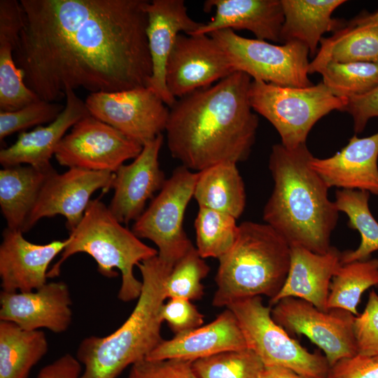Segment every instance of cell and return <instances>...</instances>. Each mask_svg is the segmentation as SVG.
Masks as SVG:
<instances>
[{
    "label": "cell",
    "instance_id": "39",
    "mask_svg": "<svg viewBox=\"0 0 378 378\" xmlns=\"http://www.w3.org/2000/svg\"><path fill=\"white\" fill-rule=\"evenodd\" d=\"M191 360L183 359L149 360L133 364L127 378H198Z\"/></svg>",
    "mask_w": 378,
    "mask_h": 378
},
{
    "label": "cell",
    "instance_id": "21",
    "mask_svg": "<svg viewBox=\"0 0 378 378\" xmlns=\"http://www.w3.org/2000/svg\"><path fill=\"white\" fill-rule=\"evenodd\" d=\"M64 108L46 126H37L29 132H22L11 146L0 150L3 167L30 165L40 169L53 167L50 159L66 132L82 118L90 115L85 102L74 90L66 91Z\"/></svg>",
    "mask_w": 378,
    "mask_h": 378
},
{
    "label": "cell",
    "instance_id": "3",
    "mask_svg": "<svg viewBox=\"0 0 378 378\" xmlns=\"http://www.w3.org/2000/svg\"><path fill=\"white\" fill-rule=\"evenodd\" d=\"M312 157L306 144L293 149L272 146L269 169L274 187L262 218L290 247L325 253L339 211L328 197L329 188L311 167Z\"/></svg>",
    "mask_w": 378,
    "mask_h": 378
},
{
    "label": "cell",
    "instance_id": "28",
    "mask_svg": "<svg viewBox=\"0 0 378 378\" xmlns=\"http://www.w3.org/2000/svg\"><path fill=\"white\" fill-rule=\"evenodd\" d=\"M193 197L204 207L239 218L246 206L244 183L234 162H221L197 172Z\"/></svg>",
    "mask_w": 378,
    "mask_h": 378
},
{
    "label": "cell",
    "instance_id": "10",
    "mask_svg": "<svg viewBox=\"0 0 378 378\" xmlns=\"http://www.w3.org/2000/svg\"><path fill=\"white\" fill-rule=\"evenodd\" d=\"M197 172L176 167L149 206L132 225L139 239L158 247V256L173 267L193 245L183 229L186 208L193 197Z\"/></svg>",
    "mask_w": 378,
    "mask_h": 378
},
{
    "label": "cell",
    "instance_id": "20",
    "mask_svg": "<svg viewBox=\"0 0 378 378\" xmlns=\"http://www.w3.org/2000/svg\"><path fill=\"white\" fill-rule=\"evenodd\" d=\"M378 132L356 134L342 150L327 158L312 157L311 167L330 188L358 190L378 195Z\"/></svg>",
    "mask_w": 378,
    "mask_h": 378
},
{
    "label": "cell",
    "instance_id": "34",
    "mask_svg": "<svg viewBox=\"0 0 378 378\" xmlns=\"http://www.w3.org/2000/svg\"><path fill=\"white\" fill-rule=\"evenodd\" d=\"M318 73L322 75V82L333 94L347 99L378 86L377 64L330 62Z\"/></svg>",
    "mask_w": 378,
    "mask_h": 378
},
{
    "label": "cell",
    "instance_id": "11",
    "mask_svg": "<svg viewBox=\"0 0 378 378\" xmlns=\"http://www.w3.org/2000/svg\"><path fill=\"white\" fill-rule=\"evenodd\" d=\"M273 320L289 334L303 335L325 354L330 367L358 354L356 316L341 309H318L309 302L285 298L272 307Z\"/></svg>",
    "mask_w": 378,
    "mask_h": 378
},
{
    "label": "cell",
    "instance_id": "26",
    "mask_svg": "<svg viewBox=\"0 0 378 378\" xmlns=\"http://www.w3.org/2000/svg\"><path fill=\"white\" fill-rule=\"evenodd\" d=\"M284 20L280 42L298 41L304 44L311 57L316 55L323 35L344 25L331 17L344 0H281Z\"/></svg>",
    "mask_w": 378,
    "mask_h": 378
},
{
    "label": "cell",
    "instance_id": "33",
    "mask_svg": "<svg viewBox=\"0 0 378 378\" xmlns=\"http://www.w3.org/2000/svg\"><path fill=\"white\" fill-rule=\"evenodd\" d=\"M236 220L229 214L199 207L195 220V247L202 258L218 260L232 248L239 229Z\"/></svg>",
    "mask_w": 378,
    "mask_h": 378
},
{
    "label": "cell",
    "instance_id": "42",
    "mask_svg": "<svg viewBox=\"0 0 378 378\" xmlns=\"http://www.w3.org/2000/svg\"><path fill=\"white\" fill-rule=\"evenodd\" d=\"M344 111L352 116L355 134L361 133L370 119L378 117V86L365 94L348 99Z\"/></svg>",
    "mask_w": 378,
    "mask_h": 378
},
{
    "label": "cell",
    "instance_id": "5",
    "mask_svg": "<svg viewBox=\"0 0 378 378\" xmlns=\"http://www.w3.org/2000/svg\"><path fill=\"white\" fill-rule=\"evenodd\" d=\"M287 241L267 223L244 221L232 248L218 259L212 304L226 307L250 297L275 298L290 264Z\"/></svg>",
    "mask_w": 378,
    "mask_h": 378
},
{
    "label": "cell",
    "instance_id": "6",
    "mask_svg": "<svg viewBox=\"0 0 378 378\" xmlns=\"http://www.w3.org/2000/svg\"><path fill=\"white\" fill-rule=\"evenodd\" d=\"M69 242L60 258L49 269L48 279L60 274L62 264L78 253L94 258L102 276L121 274L118 298L124 302L138 299L142 281L134 274L140 262L158 255V250L144 244L132 230L125 227L99 199L91 200L77 227L69 232Z\"/></svg>",
    "mask_w": 378,
    "mask_h": 378
},
{
    "label": "cell",
    "instance_id": "37",
    "mask_svg": "<svg viewBox=\"0 0 378 378\" xmlns=\"http://www.w3.org/2000/svg\"><path fill=\"white\" fill-rule=\"evenodd\" d=\"M64 108L57 102L39 99L18 110L0 111V140L17 132L55 120Z\"/></svg>",
    "mask_w": 378,
    "mask_h": 378
},
{
    "label": "cell",
    "instance_id": "31",
    "mask_svg": "<svg viewBox=\"0 0 378 378\" xmlns=\"http://www.w3.org/2000/svg\"><path fill=\"white\" fill-rule=\"evenodd\" d=\"M370 193L358 190L339 189L334 201L339 211L349 218L348 226L356 230L361 241L354 250L342 252V264L370 258L372 253L378 251V222L369 208Z\"/></svg>",
    "mask_w": 378,
    "mask_h": 378
},
{
    "label": "cell",
    "instance_id": "9",
    "mask_svg": "<svg viewBox=\"0 0 378 378\" xmlns=\"http://www.w3.org/2000/svg\"><path fill=\"white\" fill-rule=\"evenodd\" d=\"M220 45L235 71L253 80L290 88H307L309 80V49L298 41L277 46L267 41L251 39L231 29L209 34Z\"/></svg>",
    "mask_w": 378,
    "mask_h": 378
},
{
    "label": "cell",
    "instance_id": "18",
    "mask_svg": "<svg viewBox=\"0 0 378 378\" xmlns=\"http://www.w3.org/2000/svg\"><path fill=\"white\" fill-rule=\"evenodd\" d=\"M69 239L46 244L27 241L21 230L6 227L0 244L1 287L6 292H30L47 283L49 265Z\"/></svg>",
    "mask_w": 378,
    "mask_h": 378
},
{
    "label": "cell",
    "instance_id": "43",
    "mask_svg": "<svg viewBox=\"0 0 378 378\" xmlns=\"http://www.w3.org/2000/svg\"><path fill=\"white\" fill-rule=\"evenodd\" d=\"M81 363L70 354H65L41 368L36 378H79Z\"/></svg>",
    "mask_w": 378,
    "mask_h": 378
},
{
    "label": "cell",
    "instance_id": "30",
    "mask_svg": "<svg viewBox=\"0 0 378 378\" xmlns=\"http://www.w3.org/2000/svg\"><path fill=\"white\" fill-rule=\"evenodd\" d=\"M48 351L43 331L27 330L14 323L0 321V378H28Z\"/></svg>",
    "mask_w": 378,
    "mask_h": 378
},
{
    "label": "cell",
    "instance_id": "7",
    "mask_svg": "<svg viewBox=\"0 0 378 378\" xmlns=\"http://www.w3.org/2000/svg\"><path fill=\"white\" fill-rule=\"evenodd\" d=\"M248 97L252 109L274 126L288 149L306 144L316 122L332 111H344L348 101L333 94L323 82L290 88L253 79Z\"/></svg>",
    "mask_w": 378,
    "mask_h": 378
},
{
    "label": "cell",
    "instance_id": "15",
    "mask_svg": "<svg viewBox=\"0 0 378 378\" xmlns=\"http://www.w3.org/2000/svg\"><path fill=\"white\" fill-rule=\"evenodd\" d=\"M115 173L69 168L59 174L53 171L46 179L23 232L29 231L41 218L61 215L66 218L69 232L82 220L97 190L112 188Z\"/></svg>",
    "mask_w": 378,
    "mask_h": 378
},
{
    "label": "cell",
    "instance_id": "40",
    "mask_svg": "<svg viewBox=\"0 0 378 378\" xmlns=\"http://www.w3.org/2000/svg\"><path fill=\"white\" fill-rule=\"evenodd\" d=\"M161 316L175 335L199 328L204 323V315L197 307L181 298H169L162 305Z\"/></svg>",
    "mask_w": 378,
    "mask_h": 378
},
{
    "label": "cell",
    "instance_id": "35",
    "mask_svg": "<svg viewBox=\"0 0 378 378\" xmlns=\"http://www.w3.org/2000/svg\"><path fill=\"white\" fill-rule=\"evenodd\" d=\"M192 368L198 378H260L265 365L246 348L194 360Z\"/></svg>",
    "mask_w": 378,
    "mask_h": 378
},
{
    "label": "cell",
    "instance_id": "4",
    "mask_svg": "<svg viewBox=\"0 0 378 378\" xmlns=\"http://www.w3.org/2000/svg\"><path fill=\"white\" fill-rule=\"evenodd\" d=\"M142 289L127 319L105 337L91 335L78 345L76 358L83 365L79 378H117L128 366L146 358L164 340L161 310L165 284L172 267L158 255L137 266Z\"/></svg>",
    "mask_w": 378,
    "mask_h": 378
},
{
    "label": "cell",
    "instance_id": "22",
    "mask_svg": "<svg viewBox=\"0 0 378 378\" xmlns=\"http://www.w3.org/2000/svg\"><path fill=\"white\" fill-rule=\"evenodd\" d=\"M246 348L235 316L226 308L211 323L163 340L146 358L194 361L224 351Z\"/></svg>",
    "mask_w": 378,
    "mask_h": 378
},
{
    "label": "cell",
    "instance_id": "13",
    "mask_svg": "<svg viewBox=\"0 0 378 378\" xmlns=\"http://www.w3.org/2000/svg\"><path fill=\"white\" fill-rule=\"evenodd\" d=\"M90 114L144 146L165 130L169 108L148 87L90 93Z\"/></svg>",
    "mask_w": 378,
    "mask_h": 378
},
{
    "label": "cell",
    "instance_id": "23",
    "mask_svg": "<svg viewBox=\"0 0 378 378\" xmlns=\"http://www.w3.org/2000/svg\"><path fill=\"white\" fill-rule=\"evenodd\" d=\"M215 13L211 20L203 23L190 34H210L223 30L246 29L256 39L280 42L284 20L281 0H207L204 10Z\"/></svg>",
    "mask_w": 378,
    "mask_h": 378
},
{
    "label": "cell",
    "instance_id": "36",
    "mask_svg": "<svg viewBox=\"0 0 378 378\" xmlns=\"http://www.w3.org/2000/svg\"><path fill=\"white\" fill-rule=\"evenodd\" d=\"M210 267L193 245L174 265L165 284L167 298L200 300L204 295L202 281Z\"/></svg>",
    "mask_w": 378,
    "mask_h": 378
},
{
    "label": "cell",
    "instance_id": "14",
    "mask_svg": "<svg viewBox=\"0 0 378 378\" xmlns=\"http://www.w3.org/2000/svg\"><path fill=\"white\" fill-rule=\"evenodd\" d=\"M234 71L227 55L211 36L181 33L168 58L165 80L170 94L178 99Z\"/></svg>",
    "mask_w": 378,
    "mask_h": 378
},
{
    "label": "cell",
    "instance_id": "1",
    "mask_svg": "<svg viewBox=\"0 0 378 378\" xmlns=\"http://www.w3.org/2000/svg\"><path fill=\"white\" fill-rule=\"evenodd\" d=\"M146 0H20L13 57L25 85L57 102L66 91L147 87L152 63Z\"/></svg>",
    "mask_w": 378,
    "mask_h": 378
},
{
    "label": "cell",
    "instance_id": "25",
    "mask_svg": "<svg viewBox=\"0 0 378 378\" xmlns=\"http://www.w3.org/2000/svg\"><path fill=\"white\" fill-rule=\"evenodd\" d=\"M20 1H0V111H13L41 99L24 83L13 54L22 28Z\"/></svg>",
    "mask_w": 378,
    "mask_h": 378
},
{
    "label": "cell",
    "instance_id": "12",
    "mask_svg": "<svg viewBox=\"0 0 378 378\" xmlns=\"http://www.w3.org/2000/svg\"><path fill=\"white\" fill-rule=\"evenodd\" d=\"M143 146L89 115L77 122L59 143L57 162L69 168L115 173L134 159Z\"/></svg>",
    "mask_w": 378,
    "mask_h": 378
},
{
    "label": "cell",
    "instance_id": "32",
    "mask_svg": "<svg viewBox=\"0 0 378 378\" xmlns=\"http://www.w3.org/2000/svg\"><path fill=\"white\" fill-rule=\"evenodd\" d=\"M374 286H378L377 258L342 264L330 285L328 309H344L356 316L363 293Z\"/></svg>",
    "mask_w": 378,
    "mask_h": 378
},
{
    "label": "cell",
    "instance_id": "44",
    "mask_svg": "<svg viewBox=\"0 0 378 378\" xmlns=\"http://www.w3.org/2000/svg\"><path fill=\"white\" fill-rule=\"evenodd\" d=\"M260 378H306L295 371L281 366H265Z\"/></svg>",
    "mask_w": 378,
    "mask_h": 378
},
{
    "label": "cell",
    "instance_id": "16",
    "mask_svg": "<svg viewBox=\"0 0 378 378\" xmlns=\"http://www.w3.org/2000/svg\"><path fill=\"white\" fill-rule=\"evenodd\" d=\"M163 141L161 134L146 143L131 163L121 165L115 172L114 193L108 207L120 223L139 218L147 201L164 186L167 178L159 163Z\"/></svg>",
    "mask_w": 378,
    "mask_h": 378
},
{
    "label": "cell",
    "instance_id": "19",
    "mask_svg": "<svg viewBox=\"0 0 378 378\" xmlns=\"http://www.w3.org/2000/svg\"><path fill=\"white\" fill-rule=\"evenodd\" d=\"M146 29L152 63V75L148 88L169 108L176 99L166 84V66L177 36L181 32L190 34L203 24L188 13L183 0H153L147 6Z\"/></svg>",
    "mask_w": 378,
    "mask_h": 378
},
{
    "label": "cell",
    "instance_id": "24",
    "mask_svg": "<svg viewBox=\"0 0 378 378\" xmlns=\"http://www.w3.org/2000/svg\"><path fill=\"white\" fill-rule=\"evenodd\" d=\"M289 271L277 295L270 300L272 307L285 298H296L310 302L318 309L328 311L330 285L342 265L341 253L331 246L325 253L302 247L291 246Z\"/></svg>",
    "mask_w": 378,
    "mask_h": 378
},
{
    "label": "cell",
    "instance_id": "17",
    "mask_svg": "<svg viewBox=\"0 0 378 378\" xmlns=\"http://www.w3.org/2000/svg\"><path fill=\"white\" fill-rule=\"evenodd\" d=\"M72 300L63 281L46 283L30 292L0 294V321L12 322L27 330L46 328L55 333L65 332L72 321Z\"/></svg>",
    "mask_w": 378,
    "mask_h": 378
},
{
    "label": "cell",
    "instance_id": "27",
    "mask_svg": "<svg viewBox=\"0 0 378 378\" xmlns=\"http://www.w3.org/2000/svg\"><path fill=\"white\" fill-rule=\"evenodd\" d=\"M55 170L23 164L0 170V207L7 227L23 232L46 179Z\"/></svg>",
    "mask_w": 378,
    "mask_h": 378
},
{
    "label": "cell",
    "instance_id": "8",
    "mask_svg": "<svg viewBox=\"0 0 378 378\" xmlns=\"http://www.w3.org/2000/svg\"><path fill=\"white\" fill-rule=\"evenodd\" d=\"M227 309L235 316L248 349L265 366H281L306 378H328L330 365L318 351L310 352L272 318V307L261 296L239 299Z\"/></svg>",
    "mask_w": 378,
    "mask_h": 378
},
{
    "label": "cell",
    "instance_id": "38",
    "mask_svg": "<svg viewBox=\"0 0 378 378\" xmlns=\"http://www.w3.org/2000/svg\"><path fill=\"white\" fill-rule=\"evenodd\" d=\"M354 328L358 354L378 356V294L374 290L363 312L355 317Z\"/></svg>",
    "mask_w": 378,
    "mask_h": 378
},
{
    "label": "cell",
    "instance_id": "41",
    "mask_svg": "<svg viewBox=\"0 0 378 378\" xmlns=\"http://www.w3.org/2000/svg\"><path fill=\"white\" fill-rule=\"evenodd\" d=\"M328 378H378V356L344 358L330 368Z\"/></svg>",
    "mask_w": 378,
    "mask_h": 378
},
{
    "label": "cell",
    "instance_id": "45",
    "mask_svg": "<svg viewBox=\"0 0 378 378\" xmlns=\"http://www.w3.org/2000/svg\"><path fill=\"white\" fill-rule=\"evenodd\" d=\"M352 21L357 24L378 27V11L359 15Z\"/></svg>",
    "mask_w": 378,
    "mask_h": 378
},
{
    "label": "cell",
    "instance_id": "2",
    "mask_svg": "<svg viewBox=\"0 0 378 378\" xmlns=\"http://www.w3.org/2000/svg\"><path fill=\"white\" fill-rule=\"evenodd\" d=\"M251 83L248 75L234 71L176 99L164 130L171 155L195 172L221 162L245 161L258 127L249 102Z\"/></svg>",
    "mask_w": 378,
    "mask_h": 378
},
{
    "label": "cell",
    "instance_id": "29",
    "mask_svg": "<svg viewBox=\"0 0 378 378\" xmlns=\"http://www.w3.org/2000/svg\"><path fill=\"white\" fill-rule=\"evenodd\" d=\"M309 64V74L318 73L328 62H368L378 64V27L349 22L320 41Z\"/></svg>",
    "mask_w": 378,
    "mask_h": 378
}]
</instances>
